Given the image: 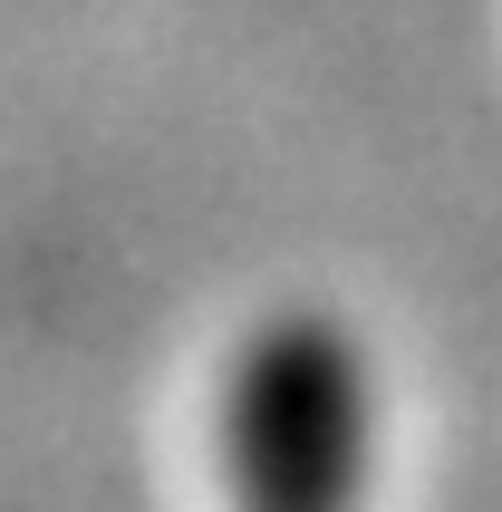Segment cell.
<instances>
[{"label":"cell","mask_w":502,"mask_h":512,"mask_svg":"<svg viewBox=\"0 0 502 512\" xmlns=\"http://www.w3.org/2000/svg\"><path fill=\"white\" fill-rule=\"evenodd\" d=\"M223 464L242 512H358L377 464V368L329 310H280L242 339Z\"/></svg>","instance_id":"6da1fadb"}]
</instances>
